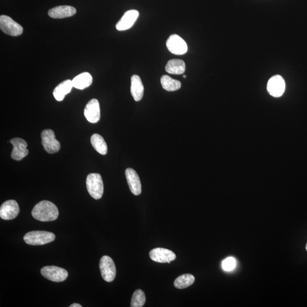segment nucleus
<instances>
[{
	"mask_svg": "<svg viewBox=\"0 0 307 307\" xmlns=\"http://www.w3.org/2000/svg\"><path fill=\"white\" fill-rule=\"evenodd\" d=\"M31 215L40 221H52L58 219L59 211L57 206L52 202L43 200L35 206Z\"/></svg>",
	"mask_w": 307,
	"mask_h": 307,
	"instance_id": "obj_1",
	"label": "nucleus"
},
{
	"mask_svg": "<svg viewBox=\"0 0 307 307\" xmlns=\"http://www.w3.org/2000/svg\"><path fill=\"white\" fill-rule=\"evenodd\" d=\"M146 302V296L144 291L137 289L132 295L131 306L132 307H142Z\"/></svg>",
	"mask_w": 307,
	"mask_h": 307,
	"instance_id": "obj_24",
	"label": "nucleus"
},
{
	"mask_svg": "<svg viewBox=\"0 0 307 307\" xmlns=\"http://www.w3.org/2000/svg\"><path fill=\"white\" fill-rule=\"evenodd\" d=\"M152 260L158 263H168L176 259L175 254L164 248H156L151 251L149 254Z\"/></svg>",
	"mask_w": 307,
	"mask_h": 307,
	"instance_id": "obj_12",
	"label": "nucleus"
},
{
	"mask_svg": "<svg viewBox=\"0 0 307 307\" xmlns=\"http://www.w3.org/2000/svg\"><path fill=\"white\" fill-rule=\"evenodd\" d=\"M82 306L79 304H78V303H74V304H72L71 305H70V306H69V307H82Z\"/></svg>",
	"mask_w": 307,
	"mask_h": 307,
	"instance_id": "obj_26",
	"label": "nucleus"
},
{
	"mask_svg": "<svg viewBox=\"0 0 307 307\" xmlns=\"http://www.w3.org/2000/svg\"><path fill=\"white\" fill-rule=\"evenodd\" d=\"M55 239L54 233L46 231L28 232L23 237L25 242L30 245H44L50 243Z\"/></svg>",
	"mask_w": 307,
	"mask_h": 307,
	"instance_id": "obj_3",
	"label": "nucleus"
},
{
	"mask_svg": "<svg viewBox=\"0 0 307 307\" xmlns=\"http://www.w3.org/2000/svg\"><path fill=\"white\" fill-rule=\"evenodd\" d=\"M90 142H91L93 148L100 154H107L108 146L102 136L98 134L92 135L91 138H90Z\"/></svg>",
	"mask_w": 307,
	"mask_h": 307,
	"instance_id": "obj_21",
	"label": "nucleus"
},
{
	"mask_svg": "<svg viewBox=\"0 0 307 307\" xmlns=\"http://www.w3.org/2000/svg\"><path fill=\"white\" fill-rule=\"evenodd\" d=\"M41 273L44 277L54 282H64L68 275L67 270L55 266L44 267L42 268Z\"/></svg>",
	"mask_w": 307,
	"mask_h": 307,
	"instance_id": "obj_7",
	"label": "nucleus"
},
{
	"mask_svg": "<svg viewBox=\"0 0 307 307\" xmlns=\"http://www.w3.org/2000/svg\"><path fill=\"white\" fill-rule=\"evenodd\" d=\"M236 266V261L233 257H228L222 261V267L226 271H232Z\"/></svg>",
	"mask_w": 307,
	"mask_h": 307,
	"instance_id": "obj_25",
	"label": "nucleus"
},
{
	"mask_svg": "<svg viewBox=\"0 0 307 307\" xmlns=\"http://www.w3.org/2000/svg\"><path fill=\"white\" fill-rule=\"evenodd\" d=\"M93 79L88 72H83L72 80L73 86L78 89H84L92 85Z\"/></svg>",
	"mask_w": 307,
	"mask_h": 307,
	"instance_id": "obj_20",
	"label": "nucleus"
},
{
	"mask_svg": "<svg viewBox=\"0 0 307 307\" xmlns=\"http://www.w3.org/2000/svg\"><path fill=\"white\" fill-rule=\"evenodd\" d=\"M86 186L88 193L96 200L102 198L104 193V184L102 176L97 173H92L87 176Z\"/></svg>",
	"mask_w": 307,
	"mask_h": 307,
	"instance_id": "obj_2",
	"label": "nucleus"
},
{
	"mask_svg": "<svg viewBox=\"0 0 307 307\" xmlns=\"http://www.w3.org/2000/svg\"><path fill=\"white\" fill-rule=\"evenodd\" d=\"M131 91L135 102L141 101L144 96V87L140 77L137 75L132 77Z\"/></svg>",
	"mask_w": 307,
	"mask_h": 307,
	"instance_id": "obj_17",
	"label": "nucleus"
},
{
	"mask_svg": "<svg viewBox=\"0 0 307 307\" xmlns=\"http://www.w3.org/2000/svg\"><path fill=\"white\" fill-rule=\"evenodd\" d=\"M285 84L280 75H275L268 80L267 89L270 95L274 97H280L284 93Z\"/></svg>",
	"mask_w": 307,
	"mask_h": 307,
	"instance_id": "obj_9",
	"label": "nucleus"
},
{
	"mask_svg": "<svg viewBox=\"0 0 307 307\" xmlns=\"http://www.w3.org/2000/svg\"><path fill=\"white\" fill-rule=\"evenodd\" d=\"M139 17V12L136 10H130L125 12L119 22L116 24V27L118 31H125L130 29L137 21Z\"/></svg>",
	"mask_w": 307,
	"mask_h": 307,
	"instance_id": "obj_14",
	"label": "nucleus"
},
{
	"mask_svg": "<svg viewBox=\"0 0 307 307\" xmlns=\"http://www.w3.org/2000/svg\"><path fill=\"white\" fill-rule=\"evenodd\" d=\"M20 211L19 205L14 200H9L3 203L0 208V217L5 220L15 219Z\"/></svg>",
	"mask_w": 307,
	"mask_h": 307,
	"instance_id": "obj_10",
	"label": "nucleus"
},
{
	"mask_svg": "<svg viewBox=\"0 0 307 307\" xmlns=\"http://www.w3.org/2000/svg\"><path fill=\"white\" fill-rule=\"evenodd\" d=\"M160 83L164 89L173 92L181 88V84L178 80L174 79L168 75H163L160 79Z\"/></svg>",
	"mask_w": 307,
	"mask_h": 307,
	"instance_id": "obj_22",
	"label": "nucleus"
},
{
	"mask_svg": "<svg viewBox=\"0 0 307 307\" xmlns=\"http://www.w3.org/2000/svg\"><path fill=\"white\" fill-rule=\"evenodd\" d=\"M42 144L48 153L54 154L58 152L61 149V144L55 138L54 131L50 129H46L41 133Z\"/></svg>",
	"mask_w": 307,
	"mask_h": 307,
	"instance_id": "obj_6",
	"label": "nucleus"
},
{
	"mask_svg": "<svg viewBox=\"0 0 307 307\" xmlns=\"http://www.w3.org/2000/svg\"><path fill=\"white\" fill-rule=\"evenodd\" d=\"M0 29L3 33L10 36L17 37L23 33V27L10 17L2 15L0 17Z\"/></svg>",
	"mask_w": 307,
	"mask_h": 307,
	"instance_id": "obj_4",
	"label": "nucleus"
},
{
	"mask_svg": "<svg viewBox=\"0 0 307 307\" xmlns=\"http://www.w3.org/2000/svg\"><path fill=\"white\" fill-rule=\"evenodd\" d=\"M165 69L170 74L181 75L186 71V64L180 59H172L167 63Z\"/></svg>",
	"mask_w": 307,
	"mask_h": 307,
	"instance_id": "obj_19",
	"label": "nucleus"
},
{
	"mask_svg": "<svg viewBox=\"0 0 307 307\" xmlns=\"http://www.w3.org/2000/svg\"><path fill=\"white\" fill-rule=\"evenodd\" d=\"M166 46L170 52L175 55H183L188 50L186 42L176 34L169 37L166 42Z\"/></svg>",
	"mask_w": 307,
	"mask_h": 307,
	"instance_id": "obj_8",
	"label": "nucleus"
},
{
	"mask_svg": "<svg viewBox=\"0 0 307 307\" xmlns=\"http://www.w3.org/2000/svg\"><path fill=\"white\" fill-rule=\"evenodd\" d=\"M129 187L134 195L138 196L142 192V186L140 179L135 171L131 168H128L125 171Z\"/></svg>",
	"mask_w": 307,
	"mask_h": 307,
	"instance_id": "obj_15",
	"label": "nucleus"
},
{
	"mask_svg": "<svg viewBox=\"0 0 307 307\" xmlns=\"http://www.w3.org/2000/svg\"><path fill=\"white\" fill-rule=\"evenodd\" d=\"M10 143L13 146L12 152V158L16 160H21L29 154L27 149V142L23 139L20 138H13L10 140Z\"/></svg>",
	"mask_w": 307,
	"mask_h": 307,
	"instance_id": "obj_13",
	"label": "nucleus"
},
{
	"mask_svg": "<svg viewBox=\"0 0 307 307\" xmlns=\"http://www.w3.org/2000/svg\"><path fill=\"white\" fill-rule=\"evenodd\" d=\"M183 78H187V76L186 75H183Z\"/></svg>",
	"mask_w": 307,
	"mask_h": 307,
	"instance_id": "obj_27",
	"label": "nucleus"
},
{
	"mask_svg": "<svg viewBox=\"0 0 307 307\" xmlns=\"http://www.w3.org/2000/svg\"><path fill=\"white\" fill-rule=\"evenodd\" d=\"M195 280L194 275L190 274H183L176 279L174 282V285L178 289L186 288L193 285Z\"/></svg>",
	"mask_w": 307,
	"mask_h": 307,
	"instance_id": "obj_23",
	"label": "nucleus"
},
{
	"mask_svg": "<svg viewBox=\"0 0 307 307\" xmlns=\"http://www.w3.org/2000/svg\"><path fill=\"white\" fill-rule=\"evenodd\" d=\"M306 250L307 251V245H306Z\"/></svg>",
	"mask_w": 307,
	"mask_h": 307,
	"instance_id": "obj_28",
	"label": "nucleus"
},
{
	"mask_svg": "<svg viewBox=\"0 0 307 307\" xmlns=\"http://www.w3.org/2000/svg\"><path fill=\"white\" fill-rule=\"evenodd\" d=\"M99 266L103 280L107 282L113 281L116 275V268L113 260L104 256L100 260Z\"/></svg>",
	"mask_w": 307,
	"mask_h": 307,
	"instance_id": "obj_5",
	"label": "nucleus"
},
{
	"mask_svg": "<svg viewBox=\"0 0 307 307\" xmlns=\"http://www.w3.org/2000/svg\"><path fill=\"white\" fill-rule=\"evenodd\" d=\"M73 87L74 86L71 80H66L59 84L54 90L53 95L55 99L58 102L64 100L66 95L71 91Z\"/></svg>",
	"mask_w": 307,
	"mask_h": 307,
	"instance_id": "obj_18",
	"label": "nucleus"
},
{
	"mask_svg": "<svg viewBox=\"0 0 307 307\" xmlns=\"http://www.w3.org/2000/svg\"><path fill=\"white\" fill-rule=\"evenodd\" d=\"M87 121L89 123L95 124L100 119V109L99 101L96 99L90 100L87 103L84 111Z\"/></svg>",
	"mask_w": 307,
	"mask_h": 307,
	"instance_id": "obj_11",
	"label": "nucleus"
},
{
	"mask_svg": "<svg viewBox=\"0 0 307 307\" xmlns=\"http://www.w3.org/2000/svg\"><path fill=\"white\" fill-rule=\"evenodd\" d=\"M76 10L74 7L67 5L56 6L49 10L48 15L52 19L67 18L75 15Z\"/></svg>",
	"mask_w": 307,
	"mask_h": 307,
	"instance_id": "obj_16",
	"label": "nucleus"
}]
</instances>
